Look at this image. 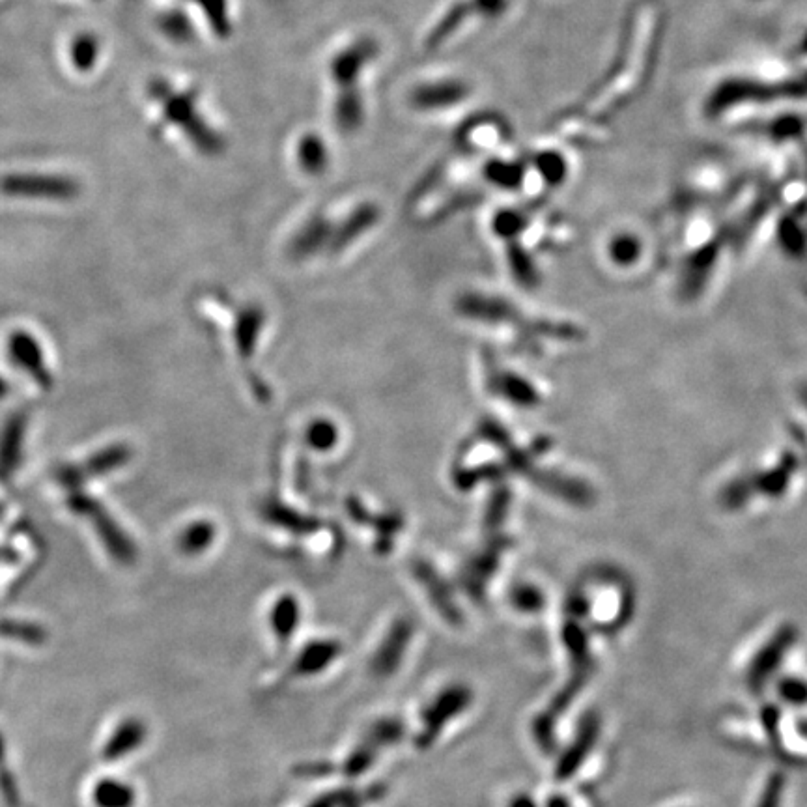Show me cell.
Here are the masks:
<instances>
[{"label":"cell","instance_id":"6da1fadb","mask_svg":"<svg viewBox=\"0 0 807 807\" xmlns=\"http://www.w3.org/2000/svg\"><path fill=\"white\" fill-rule=\"evenodd\" d=\"M800 460L794 453H785L774 468L753 471L727 482L718 496L723 509H742L757 497H781L791 486Z\"/></svg>","mask_w":807,"mask_h":807},{"label":"cell","instance_id":"7a4b0ae2","mask_svg":"<svg viewBox=\"0 0 807 807\" xmlns=\"http://www.w3.org/2000/svg\"><path fill=\"white\" fill-rule=\"evenodd\" d=\"M466 309L469 314L490 320V322H510L518 331L533 339H553L570 342V340L585 339V331L580 326H574L570 322H559V320H533L525 318L522 312L516 311L507 301L497 298H471L466 301Z\"/></svg>","mask_w":807,"mask_h":807},{"label":"cell","instance_id":"3957f363","mask_svg":"<svg viewBox=\"0 0 807 807\" xmlns=\"http://www.w3.org/2000/svg\"><path fill=\"white\" fill-rule=\"evenodd\" d=\"M807 96V75L783 83H757L746 79H731L716 88L708 100V113L720 114L740 103L785 100Z\"/></svg>","mask_w":807,"mask_h":807},{"label":"cell","instance_id":"277c9868","mask_svg":"<svg viewBox=\"0 0 807 807\" xmlns=\"http://www.w3.org/2000/svg\"><path fill=\"white\" fill-rule=\"evenodd\" d=\"M163 109L170 122L184 129L185 135L199 146V152L206 156L221 152L223 142L212 126L204 122V116L197 107V96H193V92H165L163 88Z\"/></svg>","mask_w":807,"mask_h":807},{"label":"cell","instance_id":"5b68a950","mask_svg":"<svg viewBox=\"0 0 807 807\" xmlns=\"http://www.w3.org/2000/svg\"><path fill=\"white\" fill-rule=\"evenodd\" d=\"M374 55H376V43L361 38L357 42L350 43L346 49H340L333 57L331 75L335 85L339 86L337 100H361L355 83Z\"/></svg>","mask_w":807,"mask_h":807},{"label":"cell","instance_id":"8992f818","mask_svg":"<svg viewBox=\"0 0 807 807\" xmlns=\"http://www.w3.org/2000/svg\"><path fill=\"white\" fill-rule=\"evenodd\" d=\"M2 189L19 197L45 199H68L75 193V185L64 178L53 176H12L2 182Z\"/></svg>","mask_w":807,"mask_h":807},{"label":"cell","instance_id":"52a82bcc","mask_svg":"<svg viewBox=\"0 0 807 807\" xmlns=\"http://www.w3.org/2000/svg\"><path fill=\"white\" fill-rule=\"evenodd\" d=\"M468 96V86L456 79L445 81H430L425 85L417 86L411 94L413 107L421 111H438L445 107H453L454 103L464 100Z\"/></svg>","mask_w":807,"mask_h":807},{"label":"cell","instance_id":"ba28073f","mask_svg":"<svg viewBox=\"0 0 807 807\" xmlns=\"http://www.w3.org/2000/svg\"><path fill=\"white\" fill-rule=\"evenodd\" d=\"M468 701V692L462 688H453V690L439 695L436 703L425 712V733H423L425 742H430L432 738L438 737L445 722L451 720L454 714H458L462 708H466Z\"/></svg>","mask_w":807,"mask_h":807},{"label":"cell","instance_id":"9c48e42d","mask_svg":"<svg viewBox=\"0 0 807 807\" xmlns=\"http://www.w3.org/2000/svg\"><path fill=\"white\" fill-rule=\"evenodd\" d=\"M492 389L497 395L510 400L516 406L531 408L540 402V395L531 383L512 372H492Z\"/></svg>","mask_w":807,"mask_h":807},{"label":"cell","instance_id":"30bf717a","mask_svg":"<svg viewBox=\"0 0 807 807\" xmlns=\"http://www.w3.org/2000/svg\"><path fill=\"white\" fill-rule=\"evenodd\" d=\"M135 794L126 783L103 779L94 789V804L98 807H131Z\"/></svg>","mask_w":807,"mask_h":807},{"label":"cell","instance_id":"8fae6325","mask_svg":"<svg viewBox=\"0 0 807 807\" xmlns=\"http://www.w3.org/2000/svg\"><path fill=\"white\" fill-rule=\"evenodd\" d=\"M299 165L311 174H318L326 169L327 152L326 146L318 137L307 135L298 144Z\"/></svg>","mask_w":807,"mask_h":807},{"label":"cell","instance_id":"7c38bea8","mask_svg":"<svg viewBox=\"0 0 807 807\" xmlns=\"http://www.w3.org/2000/svg\"><path fill=\"white\" fill-rule=\"evenodd\" d=\"M116 735L111 738L109 742V755H128L129 751L137 750V746L141 744L144 738V729L139 722H128L120 725L116 731Z\"/></svg>","mask_w":807,"mask_h":807},{"label":"cell","instance_id":"4fadbf2b","mask_svg":"<svg viewBox=\"0 0 807 807\" xmlns=\"http://www.w3.org/2000/svg\"><path fill=\"white\" fill-rule=\"evenodd\" d=\"M335 654H337V645H333V643H316V645H312L309 647L307 651L301 654V660H299L298 669L299 673H303V675H314V671H318V669H322V667H326L327 664H331V660L335 658Z\"/></svg>","mask_w":807,"mask_h":807},{"label":"cell","instance_id":"5bb4252c","mask_svg":"<svg viewBox=\"0 0 807 807\" xmlns=\"http://www.w3.org/2000/svg\"><path fill=\"white\" fill-rule=\"evenodd\" d=\"M296 623H298V608H296L294 600L286 598V600H283V602L277 606L275 615H273L275 632H277L281 638L288 639L292 636Z\"/></svg>","mask_w":807,"mask_h":807},{"label":"cell","instance_id":"9a60e30c","mask_svg":"<svg viewBox=\"0 0 807 807\" xmlns=\"http://www.w3.org/2000/svg\"><path fill=\"white\" fill-rule=\"evenodd\" d=\"M639 241L636 238H632V236H619V238H615V240L611 241V245H609V256H611V260H615L617 264H632V262H636L639 256Z\"/></svg>","mask_w":807,"mask_h":807},{"label":"cell","instance_id":"2e32d148","mask_svg":"<svg viewBox=\"0 0 807 807\" xmlns=\"http://www.w3.org/2000/svg\"><path fill=\"white\" fill-rule=\"evenodd\" d=\"M785 643H789L787 634H783V636H779L776 641H772V645L766 649L765 654H761V658L757 660V664L753 667V677L765 679V677L770 675V669L779 662V656H781V652L785 649Z\"/></svg>","mask_w":807,"mask_h":807},{"label":"cell","instance_id":"e0dca14e","mask_svg":"<svg viewBox=\"0 0 807 807\" xmlns=\"http://www.w3.org/2000/svg\"><path fill=\"white\" fill-rule=\"evenodd\" d=\"M73 58H75V62H77L81 68L92 66V64H94V58H96V43L92 42L90 38L79 40L77 45H75Z\"/></svg>","mask_w":807,"mask_h":807},{"label":"cell","instance_id":"ac0fdd59","mask_svg":"<svg viewBox=\"0 0 807 807\" xmlns=\"http://www.w3.org/2000/svg\"><path fill=\"white\" fill-rule=\"evenodd\" d=\"M514 602L522 609H537L542 604V596L533 587H522L514 593Z\"/></svg>","mask_w":807,"mask_h":807},{"label":"cell","instance_id":"d6986e66","mask_svg":"<svg viewBox=\"0 0 807 807\" xmlns=\"http://www.w3.org/2000/svg\"><path fill=\"white\" fill-rule=\"evenodd\" d=\"M208 537H212V535H208V529H206V527H197V529H193V531L189 533L185 544L189 546V550H199L204 544H208V540H210Z\"/></svg>","mask_w":807,"mask_h":807},{"label":"cell","instance_id":"ffe728a7","mask_svg":"<svg viewBox=\"0 0 807 807\" xmlns=\"http://www.w3.org/2000/svg\"><path fill=\"white\" fill-rule=\"evenodd\" d=\"M781 692H783V695H785L787 699H791V701H800V699L806 697L807 688L806 686H802V684H798V682H794V680H787V682L783 684Z\"/></svg>","mask_w":807,"mask_h":807},{"label":"cell","instance_id":"44dd1931","mask_svg":"<svg viewBox=\"0 0 807 807\" xmlns=\"http://www.w3.org/2000/svg\"><path fill=\"white\" fill-rule=\"evenodd\" d=\"M798 397H800V402H802V406L806 408L807 411V382L802 383L800 385V391H798Z\"/></svg>","mask_w":807,"mask_h":807},{"label":"cell","instance_id":"7402d4cb","mask_svg":"<svg viewBox=\"0 0 807 807\" xmlns=\"http://www.w3.org/2000/svg\"><path fill=\"white\" fill-rule=\"evenodd\" d=\"M512 807H535V804L529 798H518Z\"/></svg>","mask_w":807,"mask_h":807}]
</instances>
